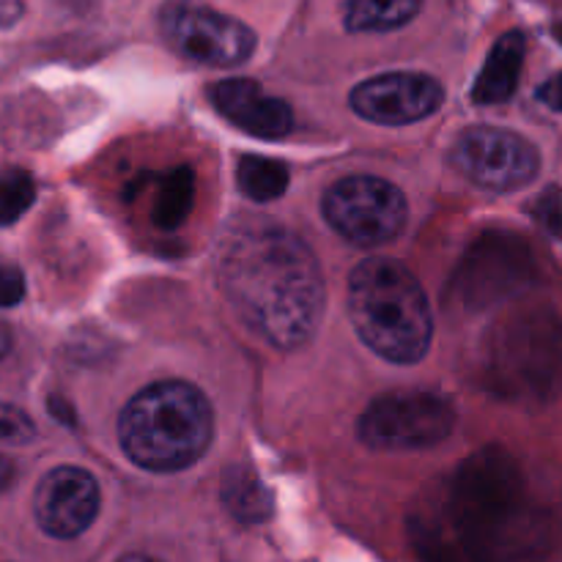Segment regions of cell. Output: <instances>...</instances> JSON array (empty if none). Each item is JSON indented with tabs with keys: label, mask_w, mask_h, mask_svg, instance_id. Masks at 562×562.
<instances>
[{
	"label": "cell",
	"mask_w": 562,
	"mask_h": 562,
	"mask_svg": "<svg viewBox=\"0 0 562 562\" xmlns=\"http://www.w3.org/2000/svg\"><path fill=\"white\" fill-rule=\"evenodd\" d=\"M25 296V278L11 263H0V307L20 305Z\"/></svg>",
	"instance_id": "obj_19"
},
{
	"label": "cell",
	"mask_w": 562,
	"mask_h": 562,
	"mask_svg": "<svg viewBox=\"0 0 562 562\" xmlns=\"http://www.w3.org/2000/svg\"><path fill=\"white\" fill-rule=\"evenodd\" d=\"M236 184L252 201H274L289 187V168L278 159L245 154L236 162Z\"/></svg>",
	"instance_id": "obj_14"
},
{
	"label": "cell",
	"mask_w": 562,
	"mask_h": 562,
	"mask_svg": "<svg viewBox=\"0 0 562 562\" xmlns=\"http://www.w3.org/2000/svg\"><path fill=\"white\" fill-rule=\"evenodd\" d=\"M225 503L234 510L236 519L241 521H261L269 516V494L258 486V481L245 472H236V477H225Z\"/></svg>",
	"instance_id": "obj_15"
},
{
	"label": "cell",
	"mask_w": 562,
	"mask_h": 562,
	"mask_svg": "<svg viewBox=\"0 0 562 562\" xmlns=\"http://www.w3.org/2000/svg\"><path fill=\"white\" fill-rule=\"evenodd\" d=\"M538 99H541L547 108L562 113V71H558L554 77H549V80L538 88Z\"/></svg>",
	"instance_id": "obj_20"
},
{
	"label": "cell",
	"mask_w": 562,
	"mask_h": 562,
	"mask_svg": "<svg viewBox=\"0 0 562 562\" xmlns=\"http://www.w3.org/2000/svg\"><path fill=\"white\" fill-rule=\"evenodd\" d=\"M214 437V412L195 384L168 379L124 406L119 439L130 461L148 472H179L195 464Z\"/></svg>",
	"instance_id": "obj_3"
},
{
	"label": "cell",
	"mask_w": 562,
	"mask_h": 562,
	"mask_svg": "<svg viewBox=\"0 0 562 562\" xmlns=\"http://www.w3.org/2000/svg\"><path fill=\"white\" fill-rule=\"evenodd\" d=\"M22 14L20 0H0V27L11 25Z\"/></svg>",
	"instance_id": "obj_21"
},
{
	"label": "cell",
	"mask_w": 562,
	"mask_h": 562,
	"mask_svg": "<svg viewBox=\"0 0 562 562\" xmlns=\"http://www.w3.org/2000/svg\"><path fill=\"white\" fill-rule=\"evenodd\" d=\"M36 201V184L27 170L9 168L0 173V225H14Z\"/></svg>",
	"instance_id": "obj_16"
},
{
	"label": "cell",
	"mask_w": 562,
	"mask_h": 562,
	"mask_svg": "<svg viewBox=\"0 0 562 562\" xmlns=\"http://www.w3.org/2000/svg\"><path fill=\"white\" fill-rule=\"evenodd\" d=\"M11 477H14V467H11V461L5 456H0V494L9 488Z\"/></svg>",
	"instance_id": "obj_22"
},
{
	"label": "cell",
	"mask_w": 562,
	"mask_h": 562,
	"mask_svg": "<svg viewBox=\"0 0 562 562\" xmlns=\"http://www.w3.org/2000/svg\"><path fill=\"white\" fill-rule=\"evenodd\" d=\"M195 201V176L190 168H179L173 173L162 176L151 187V223L162 231L179 228L190 214Z\"/></svg>",
	"instance_id": "obj_12"
},
{
	"label": "cell",
	"mask_w": 562,
	"mask_h": 562,
	"mask_svg": "<svg viewBox=\"0 0 562 562\" xmlns=\"http://www.w3.org/2000/svg\"><path fill=\"white\" fill-rule=\"evenodd\" d=\"M527 38L521 31H510L497 38V44L488 53L486 66L477 75L475 88H472V102L477 104H499L514 97L519 86L521 64H525Z\"/></svg>",
	"instance_id": "obj_11"
},
{
	"label": "cell",
	"mask_w": 562,
	"mask_h": 562,
	"mask_svg": "<svg viewBox=\"0 0 562 562\" xmlns=\"http://www.w3.org/2000/svg\"><path fill=\"white\" fill-rule=\"evenodd\" d=\"M554 36H558V38H560V42H562V25H558V27H554Z\"/></svg>",
	"instance_id": "obj_25"
},
{
	"label": "cell",
	"mask_w": 562,
	"mask_h": 562,
	"mask_svg": "<svg viewBox=\"0 0 562 562\" xmlns=\"http://www.w3.org/2000/svg\"><path fill=\"white\" fill-rule=\"evenodd\" d=\"M349 318L379 357L398 366L423 360L434 318L415 274L393 258H368L349 278Z\"/></svg>",
	"instance_id": "obj_2"
},
{
	"label": "cell",
	"mask_w": 562,
	"mask_h": 562,
	"mask_svg": "<svg viewBox=\"0 0 562 562\" xmlns=\"http://www.w3.org/2000/svg\"><path fill=\"white\" fill-rule=\"evenodd\" d=\"M119 562H159V560L146 558V554H130V558H124V560H119Z\"/></svg>",
	"instance_id": "obj_24"
},
{
	"label": "cell",
	"mask_w": 562,
	"mask_h": 562,
	"mask_svg": "<svg viewBox=\"0 0 562 562\" xmlns=\"http://www.w3.org/2000/svg\"><path fill=\"white\" fill-rule=\"evenodd\" d=\"M530 212L541 228H547L554 239H562V190L560 187H549L547 192H541V198L532 203Z\"/></svg>",
	"instance_id": "obj_18"
},
{
	"label": "cell",
	"mask_w": 562,
	"mask_h": 562,
	"mask_svg": "<svg viewBox=\"0 0 562 562\" xmlns=\"http://www.w3.org/2000/svg\"><path fill=\"white\" fill-rule=\"evenodd\" d=\"M159 31L181 58L203 66H239L256 53V33L245 22L201 0H168L159 9Z\"/></svg>",
	"instance_id": "obj_4"
},
{
	"label": "cell",
	"mask_w": 562,
	"mask_h": 562,
	"mask_svg": "<svg viewBox=\"0 0 562 562\" xmlns=\"http://www.w3.org/2000/svg\"><path fill=\"white\" fill-rule=\"evenodd\" d=\"M324 217L344 239L360 247H379L404 231L409 206L404 192L390 181L376 176H349L327 190Z\"/></svg>",
	"instance_id": "obj_5"
},
{
	"label": "cell",
	"mask_w": 562,
	"mask_h": 562,
	"mask_svg": "<svg viewBox=\"0 0 562 562\" xmlns=\"http://www.w3.org/2000/svg\"><path fill=\"white\" fill-rule=\"evenodd\" d=\"M423 0H344V22L351 33H384L406 25Z\"/></svg>",
	"instance_id": "obj_13"
},
{
	"label": "cell",
	"mask_w": 562,
	"mask_h": 562,
	"mask_svg": "<svg viewBox=\"0 0 562 562\" xmlns=\"http://www.w3.org/2000/svg\"><path fill=\"white\" fill-rule=\"evenodd\" d=\"M38 527L53 538L82 536L99 514V486L80 467H55L42 477L33 497Z\"/></svg>",
	"instance_id": "obj_9"
},
{
	"label": "cell",
	"mask_w": 562,
	"mask_h": 562,
	"mask_svg": "<svg viewBox=\"0 0 562 562\" xmlns=\"http://www.w3.org/2000/svg\"><path fill=\"white\" fill-rule=\"evenodd\" d=\"M209 99L225 121L263 140L285 137L294 124L289 102L263 93V88L252 80L214 82L209 88Z\"/></svg>",
	"instance_id": "obj_10"
},
{
	"label": "cell",
	"mask_w": 562,
	"mask_h": 562,
	"mask_svg": "<svg viewBox=\"0 0 562 562\" xmlns=\"http://www.w3.org/2000/svg\"><path fill=\"white\" fill-rule=\"evenodd\" d=\"M220 285L236 313L278 349L313 338L324 311V280L311 247L289 228L250 220L225 236Z\"/></svg>",
	"instance_id": "obj_1"
},
{
	"label": "cell",
	"mask_w": 562,
	"mask_h": 562,
	"mask_svg": "<svg viewBox=\"0 0 562 562\" xmlns=\"http://www.w3.org/2000/svg\"><path fill=\"white\" fill-rule=\"evenodd\" d=\"M9 349H11V333H9V327H5V324H0V360L9 355Z\"/></svg>",
	"instance_id": "obj_23"
},
{
	"label": "cell",
	"mask_w": 562,
	"mask_h": 562,
	"mask_svg": "<svg viewBox=\"0 0 562 562\" xmlns=\"http://www.w3.org/2000/svg\"><path fill=\"white\" fill-rule=\"evenodd\" d=\"M456 409L437 393H387L360 417V439L376 450H423L445 442Z\"/></svg>",
	"instance_id": "obj_6"
},
{
	"label": "cell",
	"mask_w": 562,
	"mask_h": 562,
	"mask_svg": "<svg viewBox=\"0 0 562 562\" xmlns=\"http://www.w3.org/2000/svg\"><path fill=\"white\" fill-rule=\"evenodd\" d=\"M36 439V426L31 417L14 404L0 401V442L5 445H27Z\"/></svg>",
	"instance_id": "obj_17"
},
{
	"label": "cell",
	"mask_w": 562,
	"mask_h": 562,
	"mask_svg": "<svg viewBox=\"0 0 562 562\" xmlns=\"http://www.w3.org/2000/svg\"><path fill=\"white\" fill-rule=\"evenodd\" d=\"M445 102V88L420 71H393L360 82L351 91V108L373 124H415L437 113Z\"/></svg>",
	"instance_id": "obj_8"
},
{
	"label": "cell",
	"mask_w": 562,
	"mask_h": 562,
	"mask_svg": "<svg viewBox=\"0 0 562 562\" xmlns=\"http://www.w3.org/2000/svg\"><path fill=\"white\" fill-rule=\"evenodd\" d=\"M453 165L472 184L494 192L521 190L541 168V154L527 137L494 126H470L453 146Z\"/></svg>",
	"instance_id": "obj_7"
}]
</instances>
